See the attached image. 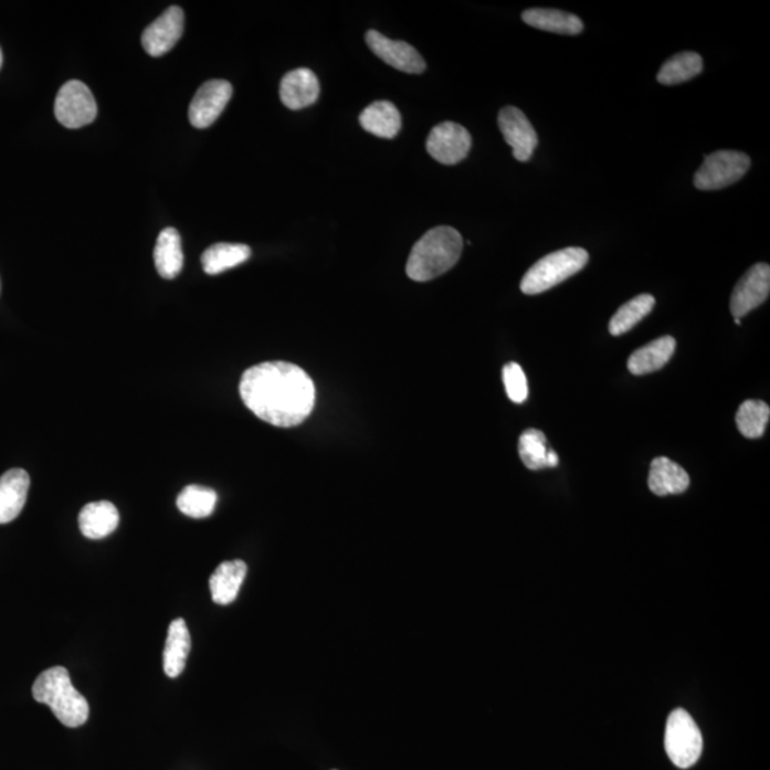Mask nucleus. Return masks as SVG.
<instances>
[{
  "instance_id": "obj_17",
  "label": "nucleus",
  "mask_w": 770,
  "mask_h": 770,
  "mask_svg": "<svg viewBox=\"0 0 770 770\" xmlns=\"http://www.w3.org/2000/svg\"><path fill=\"white\" fill-rule=\"evenodd\" d=\"M676 341L674 337L665 336L656 338L645 347L637 348L627 358V370L634 376L651 375L668 365L671 357L674 356Z\"/></svg>"
},
{
  "instance_id": "obj_23",
  "label": "nucleus",
  "mask_w": 770,
  "mask_h": 770,
  "mask_svg": "<svg viewBox=\"0 0 770 770\" xmlns=\"http://www.w3.org/2000/svg\"><path fill=\"white\" fill-rule=\"evenodd\" d=\"M523 21L544 32L580 34L583 31L580 18L557 9H528L523 13Z\"/></svg>"
},
{
  "instance_id": "obj_15",
  "label": "nucleus",
  "mask_w": 770,
  "mask_h": 770,
  "mask_svg": "<svg viewBox=\"0 0 770 770\" xmlns=\"http://www.w3.org/2000/svg\"><path fill=\"white\" fill-rule=\"evenodd\" d=\"M31 478L21 468L9 470L0 477V524L12 523L27 504Z\"/></svg>"
},
{
  "instance_id": "obj_30",
  "label": "nucleus",
  "mask_w": 770,
  "mask_h": 770,
  "mask_svg": "<svg viewBox=\"0 0 770 770\" xmlns=\"http://www.w3.org/2000/svg\"><path fill=\"white\" fill-rule=\"evenodd\" d=\"M503 380L508 399L515 404H523L528 399V381L523 367L517 362H508L503 370Z\"/></svg>"
},
{
  "instance_id": "obj_1",
  "label": "nucleus",
  "mask_w": 770,
  "mask_h": 770,
  "mask_svg": "<svg viewBox=\"0 0 770 770\" xmlns=\"http://www.w3.org/2000/svg\"><path fill=\"white\" fill-rule=\"evenodd\" d=\"M240 395L260 420L282 429L300 425L316 404L310 376L286 361L262 362L244 371Z\"/></svg>"
},
{
  "instance_id": "obj_33",
  "label": "nucleus",
  "mask_w": 770,
  "mask_h": 770,
  "mask_svg": "<svg viewBox=\"0 0 770 770\" xmlns=\"http://www.w3.org/2000/svg\"><path fill=\"white\" fill-rule=\"evenodd\" d=\"M735 323H737V324H738V326H739V324H740V320H739V318H735Z\"/></svg>"
},
{
  "instance_id": "obj_28",
  "label": "nucleus",
  "mask_w": 770,
  "mask_h": 770,
  "mask_svg": "<svg viewBox=\"0 0 770 770\" xmlns=\"http://www.w3.org/2000/svg\"><path fill=\"white\" fill-rule=\"evenodd\" d=\"M218 494L213 489L189 485L178 497V508L190 518H208L213 514Z\"/></svg>"
},
{
  "instance_id": "obj_4",
  "label": "nucleus",
  "mask_w": 770,
  "mask_h": 770,
  "mask_svg": "<svg viewBox=\"0 0 770 770\" xmlns=\"http://www.w3.org/2000/svg\"><path fill=\"white\" fill-rule=\"evenodd\" d=\"M590 262V254L581 247H568L548 254L534 264L523 277L521 292L536 296L551 291L567 278L576 276Z\"/></svg>"
},
{
  "instance_id": "obj_5",
  "label": "nucleus",
  "mask_w": 770,
  "mask_h": 770,
  "mask_svg": "<svg viewBox=\"0 0 770 770\" xmlns=\"http://www.w3.org/2000/svg\"><path fill=\"white\" fill-rule=\"evenodd\" d=\"M703 734L693 716L684 709L674 710L665 730V750L671 762L681 769L694 767L703 755Z\"/></svg>"
},
{
  "instance_id": "obj_27",
  "label": "nucleus",
  "mask_w": 770,
  "mask_h": 770,
  "mask_svg": "<svg viewBox=\"0 0 770 770\" xmlns=\"http://www.w3.org/2000/svg\"><path fill=\"white\" fill-rule=\"evenodd\" d=\"M770 409L767 402L748 400L740 404L737 413L739 433L749 440H758L764 434L769 423Z\"/></svg>"
},
{
  "instance_id": "obj_7",
  "label": "nucleus",
  "mask_w": 770,
  "mask_h": 770,
  "mask_svg": "<svg viewBox=\"0 0 770 770\" xmlns=\"http://www.w3.org/2000/svg\"><path fill=\"white\" fill-rule=\"evenodd\" d=\"M55 115L67 129L91 125L96 119L97 105L89 87L78 81L65 83L56 96Z\"/></svg>"
},
{
  "instance_id": "obj_12",
  "label": "nucleus",
  "mask_w": 770,
  "mask_h": 770,
  "mask_svg": "<svg viewBox=\"0 0 770 770\" xmlns=\"http://www.w3.org/2000/svg\"><path fill=\"white\" fill-rule=\"evenodd\" d=\"M184 29V13L171 7L141 34V46L150 56L166 55L179 42Z\"/></svg>"
},
{
  "instance_id": "obj_14",
  "label": "nucleus",
  "mask_w": 770,
  "mask_h": 770,
  "mask_svg": "<svg viewBox=\"0 0 770 770\" xmlns=\"http://www.w3.org/2000/svg\"><path fill=\"white\" fill-rule=\"evenodd\" d=\"M320 95V83L310 68L300 67L288 72L279 83V99L292 110L306 109Z\"/></svg>"
},
{
  "instance_id": "obj_13",
  "label": "nucleus",
  "mask_w": 770,
  "mask_h": 770,
  "mask_svg": "<svg viewBox=\"0 0 770 770\" xmlns=\"http://www.w3.org/2000/svg\"><path fill=\"white\" fill-rule=\"evenodd\" d=\"M366 41L376 56H379L387 65L395 67L397 71L413 73V75L425 71L423 56L409 43L391 41L377 31L367 32Z\"/></svg>"
},
{
  "instance_id": "obj_31",
  "label": "nucleus",
  "mask_w": 770,
  "mask_h": 770,
  "mask_svg": "<svg viewBox=\"0 0 770 770\" xmlns=\"http://www.w3.org/2000/svg\"><path fill=\"white\" fill-rule=\"evenodd\" d=\"M559 463L558 455L556 451L549 450L548 453V467L556 468Z\"/></svg>"
},
{
  "instance_id": "obj_11",
  "label": "nucleus",
  "mask_w": 770,
  "mask_h": 770,
  "mask_svg": "<svg viewBox=\"0 0 770 770\" xmlns=\"http://www.w3.org/2000/svg\"><path fill=\"white\" fill-rule=\"evenodd\" d=\"M499 130L505 141L513 147V155L518 161H528L538 146L536 129L528 117L517 107H504L498 115Z\"/></svg>"
},
{
  "instance_id": "obj_18",
  "label": "nucleus",
  "mask_w": 770,
  "mask_h": 770,
  "mask_svg": "<svg viewBox=\"0 0 770 770\" xmlns=\"http://www.w3.org/2000/svg\"><path fill=\"white\" fill-rule=\"evenodd\" d=\"M119 521V511L109 502L87 504L78 514V528H81L83 536L89 539H102L110 536Z\"/></svg>"
},
{
  "instance_id": "obj_32",
  "label": "nucleus",
  "mask_w": 770,
  "mask_h": 770,
  "mask_svg": "<svg viewBox=\"0 0 770 770\" xmlns=\"http://www.w3.org/2000/svg\"><path fill=\"white\" fill-rule=\"evenodd\" d=\"M3 63V55H2V49H0V67H2Z\"/></svg>"
},
{
  "instance_id": "obj_29",
  "label": "nucleus",
  "mask_w": 770,
  "mask_h": 770,
  "mask_svg": "<svg viewBox=\"0 0 770 770\" xmlns=\"http://www.w3.org/2000/svg\"><path fill=\"white\" fill-rule=\"evenodd\" d=\"M519 457L529 470L548 468V441L542 431L525 430L518 444Z\"/></svg>"
},
{
  "instance_id": "obj_16",
  "label": "nucleus",
  "mask_w": 770,
  "mask_h": 770,
  "mask_svg": "<svg viewBox=\"0 0 770 770\" xmlns=\"http://www.w3.org/2000/svg\"><path fill=\"white\" fill-rule=\"evenodd\" d=\"M689 484L688 473L674 461L666 457L652 461L647 487L658 497L685 493Z\"/></svg>"
},
{
  "instance_id": "obj_26",
  "label": "nucleus",
  "mask_w": 770,
  "mask_h": 770,
  "mask_svg": "<svg viewBox=\"0 0 770 770\" xmlns=\"http://www.w3.org/2000/svg\"><path fill=\"white\" fill-rule=\"evenodd\" d=\"M655 298L651 294H641L627 302L614 314L610 321V333L612 336H622L632 330L637 323L654 310Z\"/></svg>"
},
{
  "instance_id": "obj_2",
  "label": "nucleus",
  "mask_w": 770,
  "mask_h": 770,
  "mask_svg": "<svg viewBox=\"0 0 770 770\" xmlns=\"http://www.w3.org/2000/svg\"><path fill=\"white\" fill-rule=\"evenodd\" d=\"M464 240L454 228L440 225L426 232L411 250L407 276L414 282H430L458 263Z\"/></svg>"
},
{
  "instance_id": "obj_8",
  "label": "nucleus",
  "mask_w": 770,
  "mask_h": 770,
  "mask_svg": "<svg viewBox=\"0 0 770 770\" xmlns=\"http://www.w3.org/2000/svg\"><path fill=\"white\" fill-rule=\"evenodd\" d=\"M471 144L473 139L465 127L454 122H444L430 131L426 151L440 164L453 166L468 156Z\"/></svg>"
},
{
  "instance_id": "obj_6",
  "label": "nucleus",
  "mask_w": 770,
  "mask_h": 770,
  "mask_svg": "<svg viewBox=\"0 0 770 770\" xmlns=\"http://www.w3.org/2000/svg\"><path fill=\"white\" fill-rule=\"evenodd\" d=\"M750 159L742 151L720 150L705 156L703 166L696 171V189L710 191L728 188L747 175Z\"/></svg>"
},
{
  "instance_id": "obj_21",
  "label": "nucleus",
  "mask_w": 770,
  "mask_h": 770,
  "mask_svg": "<svg viewBox=\"0 0 770 770\" xmlns=\"http://www.w3.org/2000/svg\"><path fill=\"white\" fill-rule=\"evenodd\" d=\"M191 637L184 620L178 618L169 626L164 652V669L169 678H178L184 671L190 654Z\"/></svg>"
},
{
  "instance_id": "obj_9",
  "label": "nucleus",
  "mask_w": 770,
  "mask_h": 770,
  "mask_svg": "<svg viewBox=\"0 0 770 770\" xmlns=\"http://www.w3.org/2000/svg\"><path fill=\"white\" fill-rule=\"evenodd\" d=\"M233 96V86L228 81H209L199 87L189 107L190 124L198 129L212 126Z\"/></svg>"
},
{
  "instance_id": "obj_20",
  "label": "nucleus",
  "mask_w": 770,
  "mask_h": 770,
  "mask_svg": "<svg viewBox=\"0 0 770 770\" xmlns=\"http://www.w3.org/2000/svg\"><path fill=\"white\" fill-rule=\"evenodd\" d=\"M360 125L369 134L382 139H392L401 130V115L389 101H379L367 106L360 115Z\"/></svg>"
},
{
  "instance_id": "obj_25",
  "label": "nucleus",
  "mask_w": 770,
  "mask_h": 770,
  "mask_svg": "<svg viewBox=\"0 0 770 770\" xmlns=\"http://www.w3.org/2000/svg\"><path fill=\"white\" fill-rule=\"evenodd\" d=\"M703 71V56L695 52H681L665 62L656 77L662 85L674 86L690 81Z\"/></svg>"
},
{
  "instance_id": "obj_24",
  "label": "nucleus",
  "mask_w": 770,
  "mask_h": 770,
  "mask_svg": "<svg viewBox=\"0 0 770 770\" xmlns=\"http://www.w3.org/2000/svg\"><path fill=\"white\" fill-rule=\"evenodd\" d=\"M250 256L252 250L246 244L218 243L205 250L201 264L205 273L215 276L246 263Z\"/></svg>"
},
{
  "instance_id": "obj_10",
  "label": "nucleus",
  "mask_w": 770,
  "mask_h": 770,
  "mask_svg": "<svg viewBox=\"0 0 770 770\" xmlns=\"http://www.w3.org/2000/svg\"><path fill=\"white\" fill-rule=\"evenodd\" d=\"M770 293V267L759 263L750 267L730 297V312L735 318H742L768 300Z\"/></svg>"
},
{
  "instance_id": "obj_22",
  "label": "nucleus",
  "mask_w": 770,
  "mask_h": 770,
  "mask_svg": "<svg viewBox=\"0 0 770 770\" xmlns=\"http://www.w3.org/2000/svg\"><path fill=\"white\" fill-rule=\"evenodd\" d=\"M184 256L178 230L165 229L157 239L155 247V264L157 272L166 279L179 276L183 268Z\"/></svg>"
},
{
  "instance_id": "obj_19",
  "label": "nucleus",
  "mask_w": 770,
  "mask_h": 770,
  "mask_svg": "<svg viewBox=\"0 0 770 770\" xmlns=\"http://www.w3.org/2000/svg\"><path fill=\"white\" fill-rule=\"evenodd\" d=\"M246 576V562L240 561V559L220 563L209 582L213 601L219 605L232 603L238 598Z\"/></svg>"
},
{
  "instance_id": "obj_3",
  "label": "nucleus",
  "mask_w": 770,
  "mask_h": 770,
  "mask_svg": "<svg viewBox=\"0 0 770 770\" xmlns=\"http://www.w3.org/2000/svg\"><path fill=\"white\" fill-rule=\"evenodd\" d=\"M32 695L39 704H45L67 728H78L89 719V704L73 686L68 671L63 666L46 669L38 676Z\"/></svg>"
}]
</instances>
